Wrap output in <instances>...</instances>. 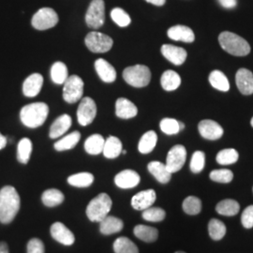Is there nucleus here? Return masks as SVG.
Here are the masks:
<instances>
[{"label": "nucleus", "mask_w": 253, "mask_h": 253, "mask_svg": "<svg viewBox=\"0 0 253 253\" xmlns=\"http://www.w3.org/2000/svg\"><path fill=\"white\" fill-rule=\"evenodd\" d=\"M20 196L11 186H5L0 190V222L10 223L20 210Z\"/></svg>", "instance_id": "obj_1"}, {"label": "nucleus", "mask_w": 253, "mask_h": 253, "mask_svg": "<svg viewBox=\"0 0 253 253\" xmlns=\"http://www.w3.org/2000/svg\"><path fill=\"white\" fill-rule=\"evenodd\" d=\"M49 114V107L44 102H35L24 106L20 112L22 123L30 128L42 126Z\"/></svg>", "instance_id": "obj_2"}, {"label": "nucleus", "mask_w": 253, "mask_h": 253, "mask_svg": "<svg viewBox=\"0 0 253 253\" xmlns=\"http://www.w3.org/2000/svg\"><path fill=\"white\" fill-rule=\"evenodd\" d=\"M218 42L224 51L235 56H245L251 53V46L248 42L235 33L228 31L220 33Z\"/></svg>", "instance_id": "obj_3"}, {"label": "nucleus", "mask_w": 253, "mask_h": 253, "mask_svg": "<svg viewBox=\"0 0 253 253\" xmlns=\"http://www.w3.org/2000/svg\"><path fill=\"white\" fill-rule=\"evenodd\" d=\"M113 206V202L107 193H100L97 197L91 200L86 208V216L91 221L100 222L107 217Z\"/></svg>", "instance_id": "obj_4"}, {"label": "nucleus", "mask_w": 253, "mask_h": 253, "mask_svg": "<svg viewBox=\"0 0 253 253\" xmlns=\"http://www.w3.org/2000/svg\"><path fill=\"white\" fill-rule=\"evenodd\" d=\"M123 78L131 86L144 87L150 83L151 72L145 65H135L124 70Z\"/></svg>", "instance_id": "obj_5"}, {"label": "nucleus", "mask_w": 253, "mask_h": 253, "mask_svg": "<svg viewBox=\"0 0 253 253\" xmlns=\"http://www.w3.org/2000/svg\"><path fill=\"white\" fill-rule=\"evenodd\" d=\"M63 99L68 103H75L82 100L84 82L77 75H72L64 83Z\"/></svg>", "instance_id": "obj_6"}, {"label": "nucleus", "mask_w": 253, "mask_h": 253, "mask_svg": "<svg viewBox=\"0 0 253 253\" xmlns=\"http://www.w3.org/2000/svg\"><path fill=\"white\" fill-rule=\"evenodd\" d=\"M84 42L91 52L99 54L106 53L110 51L114 43L111 37L96 31H92L88 33L85 37Z\"/></svg>", "instance_id": "obj_7"}, {"label": "nucleus", "mask_w": 253, "mask_h": 253, "mask_svg": "<svg viewBox=\"0 0 253 253\" xmlns=\"http://www.w3.org/2000/svg\"><path fill=\"white\" fill-rule=\"evenodd\" d=\"M105 21V5L103 0H93L87 9L85 22L93 29H99Z\"/></svg>", "instance_id": "obj_8"}, {"label": "nucleus", "mask_w": 253, "mask_h": 253, "mask_svg": "<svg viewBox=\"0 0 253 253\" xmlns=\"http://www.w3.org/2000/svg\"><path fill=\"white\" fill-rule=\"evenodd\" d=\"M31 23L38 30H46L54 27L58 23V15L51 8H42L34 14Z\"/></svg>", "instance_id": "obj_9"}, {"label": "nucleus", "mask_w": 253, "mask_h": 253, "mask_svg": "<svg viewBox=\"0 0 253 253\" xmlns=\"http://www.w3.org/2000/svg\"><path fill=\"white\" fill-rule=\"evenodd\" d=\"M186 159L187 150L185 146L181 145H174L168 152L165 165L171 173L178 172L186 163Z\"/></svg>", "instance_id": "obj_10"}, {"label": "nucleus", "mask_w": 253, "mask_h": 253, "mask_svg": "<svg viewBox=\"0 0 253 253\" xmlns=\"http://www.w3.org/2000/svg\"><path fill=\"white\" fill-rule=\"evenodd\" d=\"M97 115V106L95 101L89 97L82 99L77 110V119L82 126L91 124Z\"/></svg>", "instance_id": "obj_11"}, {"label": "nucleus", "mask_w": 253, "mask_h": 253, "mask_svg": "<svg viewBox=\"0 0 253 253\" xmlns=\"http://www.w3.org/2000/svg\"><path fill=\"white\" fill-rule=\"evenodd\" d=\"M50 233L55 241L65 246H72L75 241L73 232L61 222H54L51 226Z\"/></svg>", "instance_id": "obj_12"}, {"label": "nucleus", "mask_w": 253, "mask_h": 253, "mask_svg": "<svg viewBox=\"0 0 253 253\" xmlns=\"http://www.w3.org/2000/svg\"><path fill=\"white\" fill-rule=\"evenodd\" d=\"M157 195L154 190H143L135 194L131 199V207L135 210L144 211L147 208H151L156 202Z\"/></svg>", "instance_id": "obj_13"}, {"label": "nucleus", "mask_w": 253, "mask_h": 253, "mask_svg": "<svg viewBox=\"0 0 253 253\" xmlns=\"http://www.w3.org/2000/svg\"><path fill=\"white\" fill-rule=\"evenodd\" d=\"M198 128L201 136L208 140L214 141L221 138V136L223 135V128L218 123L213 120L207 119L201 121Z\"/></svg>", "instance_id": "obj_14"}, {"label": "nucleus", "mask_w": 253, "mask_h": 253, "mask_svg": "<svg viewBox=\"0 0 253 253\" xmlns=\"http://www.w3.org/2000/svg\"><path fill=\"white\" fill-rule=\"evenodd\" d=\"M140 175L133 170H124L118 172L115 177V183L120 189H132L140 183Z\"/></svg>", "instance_id": "obj_15"}, {"label": "nucleus", "mask_w": 253, "mask_h": 253, "mask_svg": "<svg viewBox=\"0 0 253 253\" xmlns=\"http://www.w3.org/2000/svg\"><path fill=\"white\" fill-rule=\"evenodd\" d=\"M162 54L163 56L169 60L171 63L176 66H180L184 63L187 59V51L181 47L171 45V44H164L162 47Z\"/></svg>", "instance_id": "obj_16"}, {"label": "nucleus", "mask_w": 253, "mask_h": 253, "mask_svg": "<svg viewBox=\"0 0 253 253\" xmlns=\"http://www.w3.org/2000/svg\"><path fill=\"white\" fill-rule=\"evenodd\" d=\"M43 84V77L40 73H33L24 82L23 92L28 98H34L42 90Z\"/></svg>", "instance_id": "obj_17"}, {"label": "nucleus", "mask_w": 253, "mask_h": 253, "mask_svg": "<svg viewBox=\"0 0 253 253\" xmlns=\"http://www.w3.org/2000/svg\"><path fill=\"white\" fill-rule=\"evenodd\" d=\"M236 85L243 95L253 94V74L247 69H240L235 75Z\"/></svg>", "instance_id": "obj_18"}, {"label": "nucleus", "mask_w": 253, "mask_h": 253, "mask_svg": "<svg viewBox=\"0 0 253 253\" xmlns=\"http://www.w3.org/2000/svg\"><path fill=\"white\" fill-rule=\"evenodd\" d=\"M95 69L100 79L105 83H113L117 79L116 69L105 59L99 58L95 62Z\"/></svg>", "instance_id": "obj_19"}, {"label": "nucleus", "mask_w": 253, "mask_h": 253, "mask_svg": "<svg viewBox=\"0 0 253 253\" xmlns=\"http://www.w3.org/2000/svg\"><path fill=\"white\" fill-rule=\"evenodd\" d=\"M137 113H138V109L136 107L135 104L130 100L125 98H120L117 100L116 115L118 118L129 119L136 117Z\"/></svg>", "instance_id": "obj_20"}, {"label": "nucleus", "mask_w": 253, "mask_h": 253, "mask_svg": "<svg viewBox=\"0 0 253 253\" xmlns=\"http://www.w3.org/2000/svg\"><path fill=\"white\" fill-rule=\"evenodd\" d=\"M73 119L69 115H62L56 118L50 127V137L52 139H56L66 133L69 128L72 126Z\"/></svg>", "instance_id": "obj_21"}, {"label": "nucleus", "mask_w": 253, "mask_h": 253, "mask_svg": "<svg viewBox=\"0 0 253 253\" xmlns=\"http://www.w3.org/2000/svg\"><path fill=\"white\" fill-rule=\"evenodd\" d=\"M147 169L154 177L162 184H167L172 178V173L168 171L165 163L161 162H151Z\"/></svg>", "instance_id": "obj_22"}, {"label": "nucleus", "mask_w": 253, "mask_h": 253, "mask_svg": "<svg viewBox=\"0 0 253 253\" xmlns=\"http://www.w3.org/2000/svg\"><path fill=\"white\" fill-rule=\"evenodd\" d=\"M124 227L122 219L113 216L104 217L100 222V233L102 235H109L119 233Z\"/></svg>", "instance_id": "obj_23"}, {"label": "nucleus", "mask_w": 253, "mask_h": 253, "mask_svg": "<svg viewBox=\"0 0 253 253\" xmlns=\"http://www.w3.org/2000/svg\"><path fill=\"white\" fill-rule=\"evenodd\" d=\"M168 37L173 41L192 42L195 40L193 31L186 26H174L168 30Z\"/></svg>", "instance_id": "obj_24"}, {"label": "nucleus", "mask_w": 253, "mask_h": 253, "mask_svg": "<svg viewBox=\"0 0 253 253\" xmlns=\"http://www.w3.org/2000/svg\"><path fill=\"white\" fill-rule=\"evenodd\" d=\"M122 143L118 137L110 136L104 143L102 153L107 159H116L122 153Z\"/></svg>", "instance_id": "obj_25"}, {"label": "nucleus", "mask_w": 253, "mask_h": 253, "mask_svg": "<svg viewBox=\"0 0 253 253\" xmlns=\"http://www.w3.org/2000/svg\"><path fill=\"white\" fill-rule=\"evenodd\" d=\"M133 233L137 238L146 243L155 242L159 236L158 229L146 225H137L133 230Z\"/></svg>", "instance_id": "obj_26"}, {"label": "nucleus", "mask_w": 253, "mask_h": 253, "mask_svg": "<svg viewBox=\"0 0 253 253\" xmlns=\"http://www.w3.org/2000/svg\"><path fill=\"white\" fill-rule=\"evenodd\" d=\"M81 139V134L79 131H73L72 133L68 135L64 136L62 139L57 141L54 144V149L56 151H65V150H70L75 147V145L79 143Z\"/></svg>", "instance_id": "obj_27"}, {"label": "nucleus", "mask_w": 253, "mask_h": 253, "mask_svg": "<svg viewBox=\"0 0 253 253\" xmlns=\"http://www.w3.org/2000/svg\"><path fill=\"white\" fill-rule=\"evenodd\" d=\"M161 84L163 89L166 91H173L179 87L181 78L179 74L174 71H166L164 72L161 79Z\"/></svg>", "instance_id": "obj_28"}, {"label": "nucleus", "mask_w": 253, "mask_h": 253, "mask_svg": "<svg viewBox=\"0 0 253 253\" xmlns=\"http://www.w3.org/2000/svg\"><path fill=\"white\" fill-rule=\"evenodd\" d=\"M65 200L63 193L56 189H50L42 193V201L47 208H54L61 205Z\"/></svg>", "instance_id": "obj_29"}, {"label": "nucleus", "mask_w": 253, "mask_h": 253, "mask_svg": "<svg viewBox=\"0 0 253 253\" xmlns=\"http://www.w3.org/2000/svg\"><path fill=\"white\" fill-rule=\"evenodd\" d=\"M105 139L100 134L89 136L84 142V150L90 155H99L102 152Z\"/></svg>", "instance_id": "obj_30"}, {"label": "nucleus", "mask_w": 253, "mask_h": 253, "mask_svg": "<svg viewBox=\"0 0 253 253\" xmlns=\"http://www.w3.org/2000/svg\"><path fill=\"white\" fill-rule=\"evenodd\" d=\"M239 204L235 200L233 199L222 200L216 207V210L218 214L227 217L235 216L239 212Z\"/></svg>", "instance_id": "obj_31"}, {"label": "nucleus", "mask_w": 253, "mask_h": 253, "mask_svg": "<svg viewBox=\"0 0 253 253\" xmlns=\"http://www.w3.org/2000/svg\"><path fill=\"white\" fill-rule=\"evenodd\" d=\"M157 142H158L157 133L154 130H149L142 136L138 145V150L142 154L150 153L153 151L155 146L157 145Z\"/></svg>", "instance_id": "obj_32"}, {"label": "nucleus", "mask_w": 253, "mask_h": 253, "mask_svg": "<svg viewBox=\"0 0 253 253\" xmlns=\"http://www.w3.org/2000/svg\"><path fill=\"white\" fill-rule=\"evenodd\" d=\"M94 182V175L90 172L75 173L68 178V183L77 188H87Z\"/></svg>", "instance_id": "obj_33"}, {"label": "nucleus", "mask_w": 253, "mask_h": 253, "mask_svg": "<svg viewBox=\"0 0 253 253\" xmlns=\"http://www.w3.org/2000/svg\"><path fill=\"white\" fill-rule=\"evenodd\" d=\"M209 83L217 90L226 92L230 89V84L227 79L226 75L220 71H213L210 73Z\"/></svg>", "instance_id": "obj_34"}, {"label": "nucleus", "mask_w": 253, "mask_h": 253, "mask_svg": "<svg viewBox=\"0 0 253 253\" xmlns=\"http://www.w3.org/2000/svg\"><path fill=\"white\" fill-rule=\"evenodd\" d=\"M114 251L116 253H139V250L129 238L121 236L114 242Z\"/></svg>", "instance_id": "obj_35"}, {"label": "nucleus", "mask_w": 253, "mask_h": 253, "mask_svg": "<svg viewBox=\"0 0 253 253\" xmlns=\"http://www.w3.org/2000/svg\"><path fill=\"white\" fill-rule=\"evenodd\" d=\"M51 79L54 84H63L69 77L68 68L63 62H55L51 68Z\"/></svg>", "instance_id": "obj_36"}, {"label": "nucleus", "mask_w": 253, "mask_h": 253, "mask_svg": "<svg viewBox=\"0 0 253 253\" xmlns=\"http://www.w3.org/2000/svg\"><path fill=\"white\" fill-rule=\"evenodd\" d=\"M32 153V142L28 138H23L19 142L17 146V160L23 164H27L29 162Z\"/></svg>", "instance_id": "obj_37"}, {"label": "nucleus", "mask_w": 253, "mask_h": 253, "mask_svg": "<svg viewBox=\"0 0 253 253\" xmlns=\"http://www.w3.org/2000/svg\"><path fill=\"white\" fill-rule=\"evenodd\" d=\"M208 232L209 235L213 240H220L224 237L226 234V226L225 224L217 218H212L208 224Z\"/></svg>", "instance_id": "obj_38"}, {"label": "nucleus", "mask_w": 253, "mask_h": 253, "mask_svg": "<svg viewBox=\"0 0 253 253\" xmlns=\"http://www.w3.org/2000/svg\"><path fill=\"white\" fill-rule=\"evenodd\" d=\"M182 208L188 215H198L202 211V201L195 196H189L184 200Z\"/></svg>", "instance_id": "obj_39"}, {"label": "nucleus", "mask_w": 253, "mask_h": 253, "mask_svg": "<svg viewBox=\"0 0 253 253\" xmlns=\"http://www.w3.org/2000/svg\"><path fill=\"white\" fill-rule=\"evenodd\" d=\"M239 159V154L234 148H227L219 151L217 155V163L220 165H230L236 163Z\"/></svg>", "instance_id": "obj_40"}, {"label": "nucleus", "mask_w": 253, "mask_h": 253, "mask_svg": "<svg viewBox=\"0 0 253 253\" xmlns=\"http://www.w3.org/2000/svg\"><path fill=\"white\" fill-rule=\"evenodd\" d=\"M143 218L150 222L163 221L166 217V212L161 208H149L143 211Z\"/></svg>", "instance_id": "obj_41"}, {"label": "nucleus", "mask_w": 253, "mask_h": 253, "mask_svg": "<svg viewBox=\"0 0 253 253\" xmlns=\"http://www.w3.org/2000/svg\"><path fill=\"white\" fill-rule=\"evenodd\" d=\"M112 20L120 27H126L130 24L131 19L124 9L115 8L111 11Z\"/></svg>", "instance_id": "obj_42"}, {"label": "nucleus", "mask_w": 253, "mask_h": 253, "mask_svg": "<svg viewBox=\"0 0 253 253\" xmlns=\"http://www.w3.org/2000/svg\"><path fill=\"white\" fill-rule=\"evenodd\" d=\"M206 164V155L203 151H195L190 161V170L194 173H199L205 168Z\"/></svg>", "instance_id": "obj_43"}, {"label": "nucleus", "mask_w": 253, "mask_h": 253, "mask_svg": "<svg viewBox=\"0 0 253 253\" xmlns=\"http://www.w3.org/2000/svg\"><path fill=\"white\" fill-rule=\"evenodd\" d=\"M161 129L167 135H173L180 131L179 122L173 118H163L161 121Z\"/></svg>", "instance_id": "obj_44"}, {"label": "nucleus", "mask_w": 253, "mask_h": 253, "mask_svg": "<svg viewBox=\"0 0 253 253\" xmlns=\"http://www.w3.org/2000/svg\"><path fill=\"white\" fill-rule=\"evenodd\" d=\"M209 176L211 180L215 181L217 183L227 184L232 182L234 178V173L231 170H228V169H219V170L212 171L210 172Z\"/></svg>", "instance_id": "obj_45"}, {"label": "nucleus", "mask_w": 253, "mask_h": 253, "mask_svg": "<svg viewBox=\"0 0 253 253\" xmlns=\"http://www.w3.org/2000/svg\"><path fill=\"white\" fill-rule=\"evenodd\" d=\"M27 253H45L43 242L39 238H32L27 243Z\"/></svg>", "instance_id": "obj_46"}, {"label": "nucleus", "mask_w": 253, "mask_h": 253, "mask_svg": "<svg viewBox=\"0 0 253 253\" xmlns=\"http://www.w3.org/2000/svg\"><path fill=\"white\" fill-rule=\"evenodd\" d=\"M242 225L246 229H252L253 227V206H250L245 209L241 216Z\"/></svg>", "instance_id": "obj_47"}, {"label": "nucleus", "mask_w": 253, "mask_h": 253, "mask_svg": "<svg viewBox=\"0 0 253 253\" xmlns=\"http://www.w3.org/2000/svg\"><path fill=\"white\" fill-rule=\"evenodd\" d=\"M218 3L226 9H233L237 4V0H217Z\"/></svg>", "instance_id": "obj_48"}, {"label": "nucleus", "mask_w": 253, "mask_h": 253, "mask_svg": "<svg viewBox=\"0 0 253 253\" xmlns=\"http://www.w3.org/2000/svg\"><path fill=\"white\" fill-rule=\"evenodd\" d=\"M0 253H9V247L5 242H0Z\"/></svg>", "instance_id": "obj_49"}, {"label": "nucleus", "mask_w": 253, "mask_h": 253, "mask_svg": "<svg viewBox=\"0 0 253 253\" xmlns=\"http://www.w3.org/2000/svg\"><path fill=\"white\" fill-rule=\"evenodd\" d=\"M7 143H8L7 138L0 133V150L5 148V146L7 145Z\"/></svg>", "instance_id": "obj_50"}, {"label": "nucleus", "mask_w": 253, "mask_h": 253, "mask_svg": "<svg viewBox=\"0 0 253 253\" xmlns=\"http://www.w3.org/2000/svg\"><path fill=\"white\" fill-rule=\"evenodd\" d=\"M145 1H147L153 5H156V6H163L165 4L166 0H145Z\"/></svg>", "instance_id": "obj_51"}, {"label": "nucleus", "mask_w": 253, "mask_h": 253, "mask_svg": "<svg viewBox=\"0 0 253 253\" xmlns=\"http://www.w3.org/2000/svg\"><path fill=\"white\" fill-rule=\"evenodd\" d=\"M179 127H180V130L181 129H183V128L185 127V126H184V124H183L182 122H179Z\"/></svg>", "instance_id": "obj_52"}, {"label": "nucleus", "mask_w": 253, "mask_h": 253, "mask_svg": "<svg viewBox=\"0 0 253 253\" xmlns=\"http://www.w3.org/2000/svg\"><path fill=\"white\" fill-rule=\"evenodd\" d=\"M251 124H252V126H253V118H252V121H251Z\"/></svg>", "instance_id": "obj_53"}, {"label": "nucleus", "mask_w": 253, "mask_h": 253, "mask_svg": "<svg viewBox=\"0 0 253 253\" xmlns=\"http://www.w3.org/2000/svg\"><path fill=\"white\" fill-rule=\"evenodd\" d=\"M122 153H123V154H126V150H122Z\"/></svg>", "instance_id": "obj_54"}, {"label": "nucleus", "mask_w": 253, "mask_h": 253, "mask_svg": "<svg viewBox=\"0 0 253 253\" xmlns=\"http://www.w3.org/2000/svg\"><path fill=\"white\" fill-rule=\"evenodd\" d=\"M184 253V252H176V253Z\"/></svg>", "instance_id": "obj_55"}, {"label": "nucleus", "mask_w": 253, "mask_h": 253, "mask_svg": "<svg viewBox=\"0 0 253 253\" xmlns=\"http://www.w3.org/2000/svg\"></svg>", "instance_id": "obj_56"}]
</instances>
